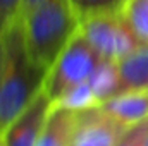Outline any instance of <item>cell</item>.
I'll return each instance as SVG.
<instances>
[{
  "label": "cell",
  "mask_w": 148,
  "mask_h": 146,
  "mask_svg": "<svg viewBox=\"0 0 148 146\" xmlns=\"http://www.w3.org/2000/svg\"><path fill=\"white\" fill-rule=\"evenodd\" d=\"M79 16L69 0H45L21 14L29 60L47 74L79 29Z\"/></svg>",
  "instance_id": "1"
},
{
  "label": "cell",
  "mask_w": 148,
  "mask_h": 146,
  "mask_svg": "<svg viewBox=\"0 0 148 146\" xmlns=\"http://www.w3.org/2000/svg\"><path fill=\"white\" fill-rule=\"evenodd\" d=\"M45 72L29 60L21 16L3 29V69L0 77V134L26 108L43 86Z\"/></svg>",
  "instance_id": "2"
},
{
  "label": "cell",
  "mask_w": 148,
  "mask_h": 146,
  "mask_svg": "<svg viewBox=\"0 0 148 146\" xmlns=\"http://www.w3.org/2000/svg\"><path fill=\"white\" fill-rule=\"evenodd\" d=\"M100 60V55L77 29L67 46L60 52L57 60L47 71L41 86L43 91L50 96L52 102H55L69 88L88 81Z\"/></svg>",
  "instance_id": "3"
},
{
  "label": "cell",
  "mask_w": 148,
  "mask_h": 146,
  "mask_svg": "<svg viewBox=\"0 0 148 146\" xmlns=\"http://www.w3.org/2000/svg\"><path fill=\"white\" fill-rule=\"evenodd\" d=\"M79 31L103 60L119 62L141 43L127 28L119 10L81 17Z\"/></svg>",
  "instance_id": "4"
},
{
  "label": "cell",
  "mask_w": 148,
  "mask_h": 146,
  "mask_svg": "<svg viewBox=\"0 0 148 146\" xmlns=\"http://www.w3.org/2000/svg\"><path fill=\"white\" fill-rule=\"evenodd\" d=\"M52 107L53 102L41 88L31 103L3 131L2 136L5 146H36Z\"/></svg>",
  "instance_id": "5"
},
{
  "label": "cell",
  "mask_w": 148,
  "mask_h": 146,
  "mask_svg": "<svg viewBox=\"0 0 148 146\" xmlns=\"http://www.w3.org/2000/svg\"><path fill=\"white\" fill-rule=\"evenodd\" d=\"M124 131L126 127L97 107L76 113L69 146H115Z\"/></svg>",
  "instance_id": "6"
},
{
  "label": "cell",
  "mask_w": 148,
  "mask_h": 146,
  "mask_svg": "<svg viewBox=\"0 0 148 146\" xmlns=\"http://www.w3.org/2000/svg\"><path fill=\"white\" fill-rule=\"evenodd\" d=\"M107 115H110L122 127H133L148 120V88L124 89L100 105Z\"/></svg>",
  "instance_id": "7"
},
{
  "label": "cell",
  "mask_w": 148,
  "mask_h": 146,
  "mask_svg": "<svg viewBox=\"0 0 148 146\" xmlns=\"http://www.w3.org/2000/svg\"><path fill=\"white\" fill-rule=\"evenodd\" d=\"M122 91L148 88V43H140L117 62Z\"/></svg>",
  "instance_id": "8"
},
{
  "label": "cell",
  "mask_w": 148,
  "mask_h": 146,
  "mask_svg": "<svg viewBox=\"0 0 148 146\" xmlns=\"http://www.w3.org/2000/svg\"><path fill=\"white\" fill-rule=\"evenodd\" d=\"M76 124V113L60 107H52L36 146H69Z\"/></svg>",
  "instance_id": "9"
},
{
  "label": "cell",
  "mask_w": 148,
  "mask_h": 146,
  "mask_svg": "<svg viewBox=\"0 0 148 146\" xmlns=\"http://www.w3.org/2000/svg\"><path fill=\"white\" fill-rule=\"evenodd\" d=\"M88 81H90L97 98L100 100V103L107 102L109 98L115 96L119 91H122L119 67H117V62H114V60L102 59Z\"/></svg>",
  "instance_id": "10"
},
{
  "label": "cell",
  "mask_w": 148,
  "mask_h": 146,
  "mask_svg": "<svg viewBox=\"0 0 148 146\" xmlns=\"http://www.w3.org/2000/svg\"><path fill=\"white\" fill-rule=\"evenodd\" d=\"M53 105L60 107V108H64V110H69V112H74V113H79V112L97 108L102 103L97 98V95H95L90 81H83V83L73 86V88H69L67 91H64L53 102Z\"/></svg>",
  "instance_id": "11"
},
{
  "label": "cell",
  "mask_w": 148,
  "mask_h": 146,
  "mask_svg": "<svg viewBox=\"0 0 148 146\" xmlns=\"http://www.w3.org/2000/svg\"><path fill=\"white\" fill-rule=\"evenodd\" d=\"M121 17L141 43H148V0H124Z\"/></svg>",
  "instance_id": "12"
},
{
  "label": "cell",
  "mask_w": 148,
  "mask_h": 146,
  "mask_svg": "<svg viewBox=\"0 0 148 146\" xmlns=\"http://www.w3.org/2000/svg\"><path fill=\"white\" fill-rule=\"evenodd\" d=\"M69 2L81 19V17L98 14V12L119 10L124 0H69Z\"/></svg>",
  "instance_id": "13"
},
{
  "label": "cell",
  "mask_w": 148,
  "mask_h": 146,
  "mask_svg": "<svg viewBox=\"0 0 148 146\" xmlns=\"http://www.w3.org/2000/svg\"><path fill=\"white\" fill-rule=\"evenodd\" d=\"M148 136V120L136 124L133 127H127L122 136L119 138V141L115 143V146H145Z\"/></svg>",
  "instance_id": "14"
},
{
  "label": "cell",
  "mask_w": 148,
  "mask_h": 146,
  "mask_svg": "<svg viewBox=\"0 0 148 146\" xmlns=\"http://www.w3.org/2000/svg\"><path fill=\"white\" fill-rule=\"evenodd\" d=\"M23 0H0V28L5 29L16 17L21 16Z\"/></svg>",
  "instance_id": "15"
},
{
  "label": "cell",
  "mask_w": 148,
  "mask_h": 146,
  "mask_svg": "<svg viewBox=\"0 0 148 146\" xmlns=\"http://www.w3.org/2000/svg\"><path fill=\"white\" fill-rule=\"evenodd\" d=\"M41 2H45V0H23L21 14H23V12H26V10H29V9H33V7H36L38 3H41Z\"/></svg>",
  "instance_id": "16"
},
{
  "label": "cell",
  "mask_w": 148,
  "mask_h": 146,
  "mask_svg": "<svg viewBox=\"0 0 148 146\" xmlns=\"http://www.w3.org/2000/svg\"><path fill=\"white\" fill-rule=\"evenodd\" d=\"M2 69H3V33L0 35V77H2Z\"/></svg>",
  "instance_id": "17"
},
{
  "label": "cell",
  "mask_w": 148,
  "mask_h": 146,
  "mask_svg": "<svg viewBox=\"0 0 148 146\" xmlns=\"http://www.w3.org/2000/svg\"><path fill=\"white\" fill-rule=\"evenodd\" d=\"M0 146H5V143H3V136L0 134Z\"/></svg>",
  "instance_id": "18"
},
{
  "label": "cell",
  "mask_w": 148,
  "mask_h": 146,
  "mask_svg": "<svg viewBox=\"0 0 148 146\" xmlns=\"http://www.w3.org/2000/svg\"><path fill=\"white\" fill-rule=\"evenodd\" d=\"M145 146H148V136H147V141H145Z\"/></svg>",
  "instance_id": "19"
},
{
  "label": "cell",
  "mask_w": 148,
  "mask_h": 146,
  "mask_svg": "<svg viewBox=\"0 0 148 146\" xmlns=\"http://www.w3.org/2000/svg\"><path fill=\"white\" fill-rule=\"evenodd\" d=\"M2 33H3V29H2V28H0V35H2Z\"/></svg>",
  "instance_id": "20"
}]
</instances>
